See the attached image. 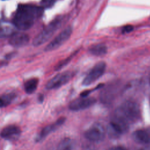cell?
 Returning <instances> with one entry per match:
<instances>
[{
    "label": "cell",
    "instance_id": "obj_1",
    "mask_svg": "<svg viewBox=\"0 0 150 150\" xmlns=\"http://www.w3.org/2000/svg\"><path fill=\"white\" fill-rule=\"evenodd\" d=\"M43 9L41 6L20 5L14 15L13 24L19 29L27 30L31 28L35 22L42 16Z\"/></svg>",
    "mask_w": 150,
    "mask_h": 150
},
{
    "label": "cell",
    "instance_id": "obj_2",
    "mask_svg": "<svg viewBox=\"0 0 150 150\" xmlns=\"http://www.w3.org/2000/svg\"><path fill=\"white\" fill-rule=\"evenodd\" d=\"M140 110L138 105L134 101H127L123 103L115 111L114 117L122 120L129 125L138 120Z\"/></svg>",
    "mask_w": 150,
    "mask_h": 150
},
{
    "label": "cell",
    "instance_id": "obj_3",
    "mask_svg": "<svg viewBox=\"0 0 150 150\" xmlns=\"http://www.w3.org/2000/svg\"><path fill=\"white\" fill-rule=\"evenodd\" d=\"M61 22L62 18H57L52 21L35 38L33 41V45L38 46L47 41L60 27Z\"/></svg>",
    "mask_w": 150,
    "mask_h": 150
},
{
    "label": "cell",
    "instance_id": "obj_4",
    "mask_svg": "<svg viewBox=\"0 0 150 150\" xmlns=\"http://www.w3.org/2000/svg\"><path fill=\"white\" fill-rule=\"evenodd\" d=\"M129 126L122 120L113 117L107 127V133L110 137L118 138L127 131Z\"/></svg>",
    "mask_w": 150,
    "mask_h": 150
},
{
    "label": "cell",
    "instance_id": "obj_5",
    "mask_svg": "<svg viewBox=\"0 0 150 150\" xmlns=\"http://www.w3.org/2000/svg\"><path fill=\"white\" fill-rule=\"evenodd\" d=\"M105 67L106 64L104 62H100L96 64L83 79V85L88 86L97 80L104 74Z\"/></svg>",
    "mask_w": 150,
    "mask_h": 150
},
{
    "label": "cell",
    "instance_id": "obj_6",
    "mask_svg": "<svg viewBox=\"0 0 150 150\" xmlns=\"http://www.w3.org/2000/svg\"><path fill=\"white\" fill-rule=\"evenodd\" d=\"M74 76L73 71H64L59 73L51 79L46 84L47 89H54L59 88L68 83Z\"/></svg>",
    "mask_w": 150,
    "mask_h": 150
},
{
    "label": "cell",
    "instance_id": "obj_7",
    "mask_svg": "<svg viewBox=\"0 0 150 150\" xmlns=\"http://www.w3.org/2000/svg\"><path fill=\"white\" fill-rule=\"evenodd\" d=\"M72 33V29L69 26L62 31L50 43L45 47V51L49 52L55 50L66 42L70 37Z\"/></svg>",
    "mask_w": 150,
    "mask_h": 150
},
{
    "label": "cell",
    "instance_id": "obj_8",
    "mask_svg": "<svg viewBox=\"0 0 150 150\" xmlns=\"http://www.w3.org/2000/svg\"><path fill=\"white\" fill-rule=\"evenodd\" d=\"M105 134V132L103 127L100 124H95L85 132L84 135L90 141L98 142L104 139Z\"/></svg>",
    "mask_w": 150,
    "mask_h": 150
},
{
    "label": "cell",
    "instance_id": "obj_9",
    "mask_svg": "<svg viewBox=\"0 0 150 150\" xmlns=\"http://www.w3.org/2000/svg\"><path fill=\"white\" fill-rule=\"evenodd\" d=\"M96 102V100L94 98L81 97L71 101L69 107L72 111H79L90 107L94 104Z\"/></svg>",
    "mask_w": 150,
    "mask_h": 150
},
{
    "label": "cell",
    "instance_id": "obj_10",
    "mask_svg": "<svg viewBox=\"0 0 150 150\" xmlns=\"http://www.w3.org/2000/svg\"><path fill=\"white\" fill-rule=\"evenodd\" d=\"M66 118L64 117H61L59 118L54 123L47 125L44 127L41 132L39 133V135L36 138V141H39L42 139L45 138L47 135H48L50 132L56 130L57 128H59L60 125H62L65 121Z\"/></svg>",
    "mask_w": 150,
    "mask_h": 150
},
{
    "label": "cell",
    "instance_id": "obj_11",
    "mask_svg": "<svg viewBox=\"0 0 150 150\" xmlns=\"http://www.w3.org/2000/svg\"><path fill=\"white\" fill-rule=\"evenodd\" d=\"M29 38L28 35L23 33H13L9 39V44L13 47H22L25 46L29 42Z\"/></svg>",
    "mask_w": 150,
    "mask_h": 150
},
{
    "label": "cell",
    "instance_id": "obj_12",
    "mask_svg": "<svg viewBox=\"0 0 150 150\" xmlns=\"http://www.w3.org/2000/svg\"><path fill=\"white\" fill-rule=\"evenodd\" d=\"M133 139L138 143L148 144L150 142V132L146 129H138L132 134Z\"/></svg>",
    "mask_w": 150,
    "mask_h": 150
},
{
    "label": "cell",
    "instance_id": "obj_13",
    "mask_svg": "<svg viewBox=\"0 0 150 150\" xmlns=\"http://www.w3.org/2000/svg\"><path fill=\"white\" fill-rule=\"evenodd\" d=\"M20 132V128L18 126L10 125L3 128L1 131L0 135L1 137L5 139H11L18 135Z\"/></svg>",
    "mask_w": 150,
    "mask_h": 150
},
{
    "label": "cell",
    "instance_id": "obj_14",
    "mask_svg": "<svg viewBox=\"0 0 150 150\" xmlns=\"http://www.w3.org/2000/svg\"><path fill=\"white\" fill-rule=\"evenodd\" d=\"M13 24H11L5 21L0 22V38L11 36L14 33Z\"/></svg>",
    "mask_w": 150,
    "mask_h": 150
},
{
    "label": "cell",
    "instance_id": "obj_15",
    "mask_svg": "<svg viewBox=\"0 0 150 150\" xmlns=\"http://www.w3.org/2000/svg\"><path fill=\"white\" fill-rule=\"evenodd\" d=\"M75 142L73 139L65 138L59 143L56 150H73Z\"/></svg>",
    "mask_w": 150,
    "mask_h": 150
},
{
    "label": "cell",
    "instance_id": "obj_16",
    "mask_svg": "<svg viewBox=\"0 0 150 150\" xmlns=\"http://www.w3.org/2000/svg\"><path fill=\"white\" fill-rule=\"evenodd\" d=\"M38 79L32 78L27 80L24 84V89L26 93L32 94L35 91L38 85Z\"/></svg>",
    "mask_w": 150,
    "mask_h": 150
},
{
    "label": "cell",
    "instance_id": "obj_17",
    "mask_svg": "<svg viewBox=\"0 0 150 150\" xmlns=\"http://www.w3.org/2000/svg\"><path fill=\"white\" fill-rule=\"evenodd\" d=\"M89 52L91 54L94 56H100L104 55L107 53V48L106 46L103 44H97L92 46L89 49Z\"/></svg>",
    "mask_w": 150,
    "mask_h": 150
},
{
    "label": "cell",
    "instance_id": "obj_18",
    "mask_svg": "<svg viewBox=\"0 0 150 150\" xmlns=\"http://www.w3.org/2000/svg\"><path fill=\"white\" fill-rule=\"evenodd\" d=\"M16 95L13 93L3 94L0 96V108H2L9 105L15 98Z\"/></svg>",
    "mask_w": 150,
    "mask_h": 150
},
{
    "label": "cell",
    "instance_id": "obj_19",
    "mask_svg": "<svg viewBox=\"0 0 150 150\" xmlns=\"http://www.w3.org/2000/svg\"><path fill=\"white\" fill-rule=\"evenodd\" d=\"M55 0H42L40 2L41 7L43 8H50L54 3Z\"/></svg>",
    "mask_w": 150,
    "mask_h": 150
},
{
    "label": "cell",
    "instance_id": "obj_20",
    "mask_svg": "<svg viewBox=\"0 0 150 150\" xmlns=\"http://www.w3.org/2000/svg\"><path fill=\"white\" fill-rule=\"evenodd\" d=\"M133 30V27L131 25H126L124 27H123L122 29V32L124 33H127L131 32Z\"/></svg>",
    "mask_w": 150,
    "mask_h": 150
},
{
    "label": "cell",
    "instance_id": "obj_21",
    "mask_svg": "<svg viewBox=\"0 0 150 150\" xmlns=\"http://www.w3.org/2000/svg\"><path fill=\"white\" fill-rule=\"evenodd\" d=\"M108 150H126V149L124 148L121 146H114L108 149Z\"/></svg>",
    "mask_w": 150,
    "mask_h": 150
},
{
    "label": "cell",
    "instance_id": "obj_22",
    "mask_svg": "<svg viewBox=\"0 0 150 150\" xmlns=\"http://www.w3.org/2000/svg\"><path fill=\"white\" fill-rule=\"evenodd\" d=\"M43 98H44L43 95V94H39V96L38 97V101L40 103H42L43 101Z\"/></svg>",
    "mask_w": 150,
    "mask_h": 150
},
{
    "label": "cell",
    "instance_id": "obj_23",
    "mask_svg": "<svg viewBox=\"0 0 150 150\" xmlns=\"http://www.w3.org/2000/svg\"><path fill=\"white\" fill-rule=\"evenodd\" d=\"M138 150H150V147H146V148H141Z\"/></svg>",
    "mask_w": 150,
    "mask_h": 150
}]
</instances>
